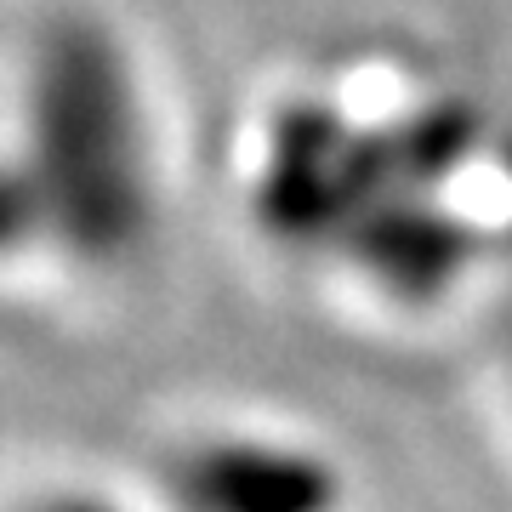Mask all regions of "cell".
Masks as SVG:
<instances>
[{"mask_svg": "<svg viewBox=\"0 0 512 512\" xmlns=\"http://www.w3.org/2000/svg\"><path fill=\"white\" fill-rule=\"evenodd\" d=\"M18 160L46 205V234L86 262L126 256L154 222L148 103L103 18L57 12L40 23L23 80Z\"/></svg>", "mask_w": 512, "mask_h": 512, "instance_id": "obj_1", "label": "cell"}, {"mask_svg": "<svg viewBox=\"0 0 512 512\" xmlns=\"http://www.w3.org/2000/svg\"><path fill=\"white\" fill-rule=\"evenodd\" d=\"M177 501L188 512H336L342 478L291 439L222 433L177 461Z\"/></svg>", "mask_w": 512, "mask_h": 512, "instance_id": "obj_2", "label": "cell"}, {"mask_svg": "<svg viewBox=\"0 0 512 512\" xmlns=\"http://www.w3.org/2000/svg\"><path fill=\"white\" fill-rule=\"evenodd\" d=\"M40 239H52L46 234V205H40L23 160L12 154V160H0V262L40 245Z\"/></svg>", "mask_w": 512, "mask_h": 512, "instance_id": "obj_3", "label": "cell"}, {"mask_svg": "<svg viewBox=\"0 0 512 512\" xmlns=\"http://www.w3.org/2000/svg\"><path fill=\"white\" fill-rule=\"evenodd\" d=\"M35 512H126V507H114V501H103V495H92V490H69V495L40 501Z\"/></svg>", "mask_w": 512, "mask_h": 512, "instance_id": "obj_4", "label": "cell"}]
</instances>
